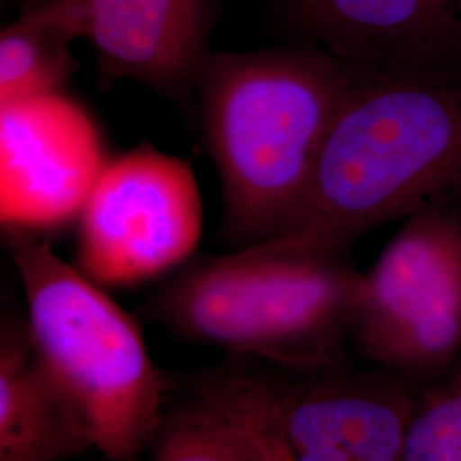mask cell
I'll use <instances>...</instances> for the list:
<instances>
[{"label":"cell","instance_id":"obj_4","mask_svg":"<svg viewBox=\"0 0 461 461\" xmlns=\"http://www.w3.org/2000/svg\"><path fill=\"white\" fill-rule=\"evenodd\" d=\"M28 304V333L50 379L106 461H140L165 415L163 381L137 320L49 243L2 230Z\"/></svg>","mask_w":461,"mask_h":461},{"label":"cell","instance_id":"obj_12","mask_svg":"<svg viewBox=\"0 0 461 461\" xmlns=\"http://www.w3.org/2000/svg\"><path fill=\"white\" fill-rule=\"evenodd\" d=\"M77 40L55 0H26L0 33V103L62 91L77 70Z\"/></svg>","mask_w":461,"mask_h":461},{"label":"cell","instance_id":"obj_15","mask_svg":"<svg viewBox=\"0 0 461 461\" xmlns=\"http://www.w3.org/2000/svg\"><path fill=\"white\" fill-rule=\"evenodd\" d=\"M219 383L241 424L248 461H294L274 413L270 381L238 373Z\"/></svg>","mask_w":461,"mask_h":461},{"label":"cell","instance_id":"obj_17","mask_svg":"<svg viewBox=\"0 0 461 461\" xmlns=\"http://www.w3.org/2000/svg\"><path fill=\"white\" fill-rule=\"evenodd\" d=\"M2 4H5V0H2Z\"/></svg>","mask_w":461,"mask_h":461},{"label":"cell","instance_id":"obj_5","mask_svg":"<svg viewBox=\"0 0 461 461\" xmlns=\"http://www.w3.org/2000/svg\"><path fill=\"white\" fill-rule=\"evenodd\" d=\"M348 342L417 388L447 381L461 357V209L405 219L363 274Z\"/></svg>","mask_w":461,"mask_h":461},{"label":"cell","instance_id":"obj_9","mask_svg":"<svg viewBox=\"0 0 461 461\" xmlns=\"http://www.w3.org/2000/svg\"><path fill=\"white\" fill-rule=\"evenodd\" d=\"M270 383L280 432L294 461H407L417 386L386 371L339 366Z\"/></svg>","mask_w":461,"mask_h":461},{"label":"cell","instance_id":"obj_10","mask_svg":"<svg viewBox=\"0 0 461 461\" xmlns=\"http://www.w3.org/2000/svg\"><path fill=\"white\" fill-rule=\"evenodd\" d=\"M299 43L346 66L461 76V0H280Z\"/></svg>","mask_w":461,"mask_h":461},{"label":"cell","instance_id":"obj_14","mask_svg":"<svg viewBox=\"0 0 461 461\" xmlns=\"http://www.w3.org/2000/svg\"><path fill=\"white\" fill-rule=\"evenodd\" d=\"M407 461H461V390L447 383L419 393L405 445Z\"/></svg>","mask_w":461,"mask_h":461},{"label":"cell","instance_id":"obj_11","mask_svg":"<svg viewBox=\"0 0 461 461\" xmlns=\"http://www.w3.org/2000/svg\"><path fill=\"white\" fill-rule=\"evenodd\" d=\"M95 449L81 415L34 354L28 325L0 331V461H72Z\"/></svg>","mask_w":461,"mask_h":461},{"label":"cell","instance_id":"obj_3","mask_svg":"<svg viewBox=\"0 0 461 461\" xmlns=\"http://www.w3.org/2000/svg\"><path fill=\"white\" fill-rule=\"evenodd\" d=\"M361 279L348 255L255 245L188 265L146 313L186 342L312 373L342 363Z\"/></svg>","mask_w":461,"mask_h":461},{"label":"cell","instance_id":"obj_16","mask_svg":"<svg viewBox=\"0 0 461 461\" xmlns=\"http://www.w3.org/2000/svg\"><path fill=\"white\" fill-rule=\"evenodd\" d=\"M446 383H447V384H451V386H455V388H460L461 390V357L460 361H458L456 366H455L453 373L449 375V378H447Z\"/></svg>","mask_w":461,"mask_h":461},{"label":"cell","instance_id":"obj_8","mask_svg":"<svg viewBox=\"0 0 461 461\" xmlns=\"http://www.w3.org/2000/svg\"><path fill=\"white\" fill-rule=\"evenodd\" d=\"M98 60L99 86L135 81L194 113L219 0H55Z\"/></svg>","mask_w":461,"mask_h":461},{"label":"cell","instance_id":"obj_1","mask_svg":"<svg viewBox=\"0 0 461 461\" xmlns=\"http://www.w3.org/2000/svg\"><path fill=\"white\" fill-rule=\"evenodd\" d=\"M350 70L294 224L260 247L348 255L386 222L461 209V76Z\"/></svg>","mask_w":461,"mask_h":461},{"label":"cell","instance_id":"obj_7","mask_svg":"<svg viewBox=\"0 0 461 461\" xmlns=\"http://www.w3.org/2000/svg\"><path fill=\"white\" fill-rule=\"evenodd\" d=\"M110 158L66 91L0 103V222L43 238L77 222Z\"/></svg>","mask_w":461,"mask_h":461},{"label":"cell","instance_id":"obj_13","mask_svg":"<svg viewBox=\"0 0 461 461\" xmlns=\"http://www.w3.org/2000/svg\"><path fill=\"white\" fill-rule=\"evenodd\" d=\"M150 461H248L238 415L219 379L165 411Z\"/></svg>","mask_w":461,"mask_h":461},{"label":"cell","instance_id":"obj_6","mask_svg":"<svg viewBox=\"0 0 461 461\" xmlns=\"http://www.w3.org/2000/svg\"><path fill=\"white\" fill-rule=\"evenodd\" d=\"M203 207L192 161L154 148L110 158L77 219L76 267L103 289L144 284L197 249Z\"/></svg>","mask_w":461,"mask_h":461},{"label":"cell","instance_id":"obj_2","mask_svg":"<svg viewBox=\"0 0 461 461\" xmlns=\"http://www.w3.org/2000/svg\"><path fill=\"white\" fill-rule=\"evenodd\" d=\"M350 76L329 51L299 41L207 55L195 91L222 186L224 245L255 247L294 224Z\"/></svg>","mask_w":461,"mask_h":461}]
</instances>
